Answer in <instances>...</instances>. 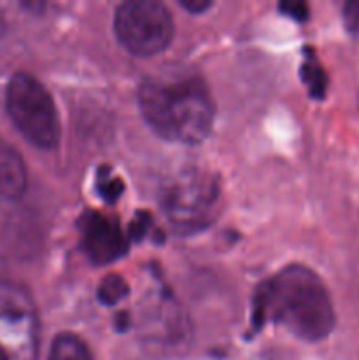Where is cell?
Wrapping results in <instances>:
<instances>
[{"mask_svg": "<svg viewBox=\"0 0 359 360\" xmlns=\"http://www.w3.org/2000/svg\"><path fill=\"white\" fill-rule=\"evenodd\" d=\"M150 214L144 213V211L137 213L129 225V234H127L129 236V241H143V238L148 234V231H150Z\"/></svg>", "mask_w": 359, "mask_h": 360, "instance_id": "cell-13", "label": "cell"}, {"mask_svg": "<svg viewBox=\"0 0 359 360\" xmlns=\"http://www.w3.org/2000/svg\"><path fill=\"white\" fill-rule=\"evenodd\" d=\"M344 21L351 34H359V0H351L345 4Z\"/></svg>", "mask_w": 359, "mask_h": 360, "instance_id": "cell-14", "label": "cell"}, {"mask_svg": "<svg viewBox=\"0 0 359 360\" xmlns=\"http://www.w3.org/2000/svg\"><path fill=\"white\" fill-rule=\"evenodd\" d=\"M129 294V285L118 274H109L102 280V283L97 288V297L102 304L115 306Z\"/></svg>", "mask_w": 359, "mask_h": 360, "instance_id": "cell-11", "label": "cell"}, {"mask_svg": "<svg viewBox=\"0 0 359 360\" xmlns=\"http://www.w3.org/2000/svg\"><path fill=\"white\" fill-rule=\"evenodd\" d=\"M280 11L296 21L308 20V6L303 2H284L280 4Z\"/></svg>", "mask_w": 359, "mask_h": 360, "instance_id": "cell-15", "label": "cell"}, {"mask_svg": "<svg viewBox=\"0 0 359 360\" xmlns=\"http://www.w3.org/2000/svg\"><path fill=\"white\" fill-rule=\"evenodd\" d=\"M301 77L305 86L308 88V94L313 98H322L326 95L327 76L322 67H320V63L317 62L315 56L305 58L301 65Z\"/></svg>", "mask_w": 359, "mask_h": 360, "instance_id": "cell-10", "label": "cell"}, {"mask_svg": "<svg viewBox=\"0 0 359 360\" xmlns=\"http://www.w3.org/2000/svg\"><path fill=\"white\" fill-rule=\"evenodd\" d=\"M27 165L20 151L0 137V199L18 202L27 192Z\"/></svg>", "mask_w": 359, "mask_h": 360, "instance_id": "cell-8", "label": "cell"}, {"mask_svg": "<svg viewBox=\"0 0 359 360\" xmlns=\"http://www.w3.org/2000/svg\"><path fill=\"white\" fill-rule=\"evenodd\" d=\"M48 360H94L87 345L74 334L65 333L55 338Z\"/></svg>", "mask_w": 359, "mask_h": 360, "instance_id": "cell-9", "label": "cell"}, {"mask_svg": "<svg viewBox=\"0 0 359 360\" xmlns=\"http://www.w3.org/2000/svg\"><path fill=\"white\" fill-rule=\"evenodd\" d=\"M37 306L27 287L0 280V360H37Z\"/></svg>", "mask_w": 359, "mask_h": 360, "instance_id": "cell-5", "label": "cell"}, {"mask_svg": "<svg viewBox=\"0 0 359 360\" xmlns=\"http://www.w3.org/2000/svg\"><path fill=\"white\" fill-rule=\"evenodd\" d=\"M115 34L120 44L132 55L153 56L171 44L175 21L164 4L129 0L116 9Z\"/></svg>", "mask_w": 359, "mask_h": 360, "instance_id": "cell-6", "label": "cell"}, {"mask_svg": "<svg viewBox=\"0 0 359 360\" xmlns=\"http://www.w3.org/2000/svg\"><path fill=\"white\" fill-rule=\"evenodd\" d=\"M137 104L157 136L187 146L203 143L215 122V102L206 81L185 67L144 77Z\"/></svg>", "mask_w": 359, "mask_h": 360, "instance_id": "cell-1", "label": "cell"}, {"mask_svg": "<svg viewBox=\"0 0 359 360\" xmlns=\"http://www.w3.org/2000/svg\"><path fill=\"white\" fill-rule=\"evenodd\" d=\"M80 227L83 236V250L97 266L115 262L129 250V236L113 218L106 214L90 211L81 218Z\"/></svg>", "mask_w": 359, "mask_h": 360, "instance_id": "cell-7", "label": "cell"}, {"mask_svg": "<svg viewBox=\"0 0 359 360\" xmlns=\"http://www.w3.org/2000/svg\"><path fill=\"white\" fill-rule=\"evenodd\" d=\"M6 109L18 132L35 148L53 150L60 143V116L51 94L27 72L14 74L6 88Z\"/></svg>", "mask_w": 359, "mask_h": 360, "instance_id": "cell-3", "label": "cell"}, {"mask_svg": "<svg viewBox=\"0 0 359 360\" xmlns=\"http://www.w3.org/2000/svg\"><path fill=\"white\" fill-rule=\"evenodd\" d=\"M222 188L218 179L204 169H187L169 179L162 188L160 202L172 227L192 234L217 218Z\"/></svg>", "mask_w": 359, "mask_h": 360, "instance_id": "cell-4", "label": "cell"}, {"mask_svg": "<svg viewBox=\"0 0 359 360\" xmlns=\"http://www.w3.org/2000/svg\"><path fill=\"white\" fill-rule=\"evenodd\" d=\"M97 192L106 202H116L123 192V181L113 176L108 167H102L97 176Z\"/></svg>", "mask_w": 359, "mask_h": 360, "instance_id": "cell-12", "label": "cell"}, {"mask_svg": "<svg viewBox=\"0 0 359 360\" xmlns=\"http://www.w3.org/2000/svg\"><path fill=\"white\" fill-rule=\"evenodd\" d=\"M182 6L185 7L189 13L201 14V13H204L206 9H210L211 2L210 0H182Z\"/></svg>", "mask_w": 359, "mask_h": 360, "instance_id": "cell-16", "label": "cell"}, {"mask_svg": "<svg viewBox=\"0 0 359 360\" xmlns=\"http://www.w3.org/2000/svg\"><path fill=\"white\" fill-rule=\"evenodd\" d=\"M4 32H6V21H4L2 13H0V37L4 35Z\"/></svg>", "mask_w": 359, "mask_h": 360, "instance_id": "cell-17", "label": "cell"}, {"mask_svg": "<svg viewBox=\"0 0 359 360\" xmlns=\"http://www.w3.org/2000/svg\"><path fill=\"white\" fill-rule=\"evenodd\" d=\"M267 322L310 343L329 336L336 316L322 280L310 267L294 264L264 281L253 299V323Z\"/></svg>", "mask_w": 359, "mask_h": 360, "instance_id": "cell-2", "label": "cell"}]
</instances>
